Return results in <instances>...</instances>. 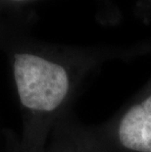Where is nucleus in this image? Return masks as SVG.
<instances>
[{"label": "nucleus", "mask_w": 151, "mask_h": 152, "mask_svg": "<svg viewBox=\"0 0 151 152\" xmlns=\"http://www.w3.org/2000/svg\"><path fill=\"white\" fill-rule=\"evenodd\" d=\"M13 68L28 120V152H42L48 132L78 89L77 80L62 64L35 54H17Z\"/></svg>", "instance_id": "1"}, {"label": "nucleus", "mask_w": 151, "mask_h": 152, "mask_svg": "<svg viewBox=\"0 0 151 152\" xmlns=\"http://www.w3.org/2000/svg\"><path fill=\"white\" fill-rule=\"evenodd\" d=\"M85 132L99 152H151V80L109 121Z\"/></svg>", "instance_id": "2"}, {"label": "nucleus", "mask_w": 151, "mask_h": 152, "mask_svg": "<svg viewBox=\"0 0 151 152\" xmlns=\"http://www.w3.org/2000/svg\"><path fill=\"white\" fill-rule=\"evenodd\" d=\"M50 148L42 152H99L88 138L85 130L61 132Z\"/></svg>", "instance_id": "3"}, {"label": "nucleus", "mask_w": 151, "mask_h": 152, "mask_svg": "<svg viewBox=\"0 0 151 152\" xmlns=\"http://www.w3.org/2000/svg\"><path fill=\"white\" fill-rule=\"evenodd\" d=\"M14 1H22V0H14Z\"/></svg>", "instance_id": "4"}]
</instances>
